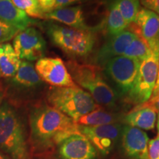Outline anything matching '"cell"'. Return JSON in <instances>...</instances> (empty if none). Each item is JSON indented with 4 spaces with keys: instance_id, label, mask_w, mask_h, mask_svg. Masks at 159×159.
Wrapping results in <instances>:
<instances>
[{
    "instance_id": "7c38bea8",
    "label": "cell",
    "mask_w": 159,
    "mask_h": 159,
    "mask_svg": "<svg viewBox=\"0 0 159 159\" xmlns=\"http://www.w3.org/2000/svg\"><path fill=\"white\" fill-rule=\"evenodd\" d=\"M121 142L124 152L131 159H148L149 138L141 129L125 125Z\"/></svg>"
},
{
    "instance_id": "9c48e42d",
    "label": "cell",
    "mask_w": 159,
    "mask_h": 159,
    "mask_svg": "<svg viewBox=\"0 0 159 159\" xmlns=\"http://www.w3.org/2000/svg\"><path fill=\"white\" fill-rule=\"evenodd\" d=\"M13 47L20 59L30 62L43 57L46 41L37 29L30 27L13 38Z\"/></svg>"
},
{
    "instance_id": "d4e9b609",
    "label": "cell",
    "mask_w": 159,
    "mask_h": 159,
    "mask_svg": "<svg viewBox=\"0 0 159 159\" xmlns=\"http://www.w3.org/2000/svg\"><path fill=\"white\" fill-rule=\"evenodd\" d=\"M18 8L25 11L27 16L41 19L43 13L40 9L38 0H11Z\"/></svg>"
},
{
    "instance_id": "44dd1931",
    "label": "cell",
    "mask_w": 159,
    "mask_h": 159,
    "mask_svg": "<svg viewBox=\"0 0 159 159\" xmlns=\"http://www.w3.org/2000/svg\"><path fill=\"white\" fill-rule=\"evenodd\" d=\"M128 25L123 19L114 0L109 6L107 16V31L110 36H114L126 30Z\"/></svg>"
},
{
    "instance_id": "3957f363",
    "label": "cell",
    "mask_w": 159,
    "mask_h": 159,
    "mask_svg": "<svg viewBox=\"0 0 159 159\" xmlns=\"http://www.w3.org/2000/svg\"><path fill=\"white\" fill-rule=\"evenodd\" d=\"M0 150L11 159H29L22 122L6 102L0 105Z\"/></svg>"
},
{
    "instance_id": "d6a6232c",
    "label": "cell",
    "mask_w": 159,
    "mask_h": 159,
    "mask_svg": "<svg viewBox=\"0 0 159 159\" xmlns=\"http://www.w3.org/2000/svg\"><path fill=\"white\" fill-rule=\"evenodd\" d=\"M1 102H2V97H0V105H1Z\"/></svg>"
},
{
    "instance_id": "ba28073f",
    "label": "cell",
    "mask_w": 159,
    "mask_h": 159,
    "mask_svg": "<svg viewBox=\"0 0 159 159\" xmlns=\"http://www.w3.org/2000/svg\"><path fill=\"white\" fill-rule=\"evenodd\" d=\"M124 126L123 123L98 126L79 125V130L89 139L95 149L103 155H108L121 139Z\"/></svg>"
},
{
    "instance_id": "83f0119b",
    "label": "cell",
    "mask_w": 159,
    "mask_h": 159,
    "mask_svg": "<svg viewBox=\"0 0 159 159\" xmlns=\"http://www.w3.org/2000/svg\"><path fill=\"white\" fill-rule=\"evenodd\" d=\"M140 4L159 16V0H140Z\"/></svg>"
},
{
    "instance_id": "e0dca14e",
    "label": "cell",
    "mask_w": 159,
    "mask_h": 159,
    "mask_svg": "<svg viewBox=\"0 0 159 159\" xmlns=\"http://www.w3.org/2000/svg\"><path fill=\"white\" fill-rule=\"evenodd\" d=\"M0 20L19 31L28 28L33 23L29 16L16 7L11 0L0 2Z\"/></svg>"
},
{
    "instance_id": "f1b7e54d",
    "label": "cell",
    "mask_w": 159,
    "mask_h": 159,
    "mask_svg": "<svg viewBox=\"0 0 159 159\" xmlns=\"http://www.w3.org/2000/svg\"><path fill=\"white\" fill-rule=\"evenodd\" d=\"M148 105H151L152 107L156 109L157 112L159 111V92L157 93L156 94L152 95L150 99H149L148 102H146Z\"/></svg>"
},
{
    "instance_id": "30bf717a",
    "label": "cell",
    "mask_w": 159,
    "mask_h": 159,
    "mask_svg": "<svg viewBox=\"0 0 159 159\" xmlns=\"http://www.w3.org/2000/svg\"><path fill=\"white\" fill-rule=\"evenodd\" d=\"M35 69L41 80L52 87L77 86L66 66L59 57H43L38 60Z\"/></svg>"
},
{
    "instance_id": "cb8c5ba5",
    "label": "cell",
    "mask_w": 159,
    "mask_h": 159,
    "mask_svg": "<svg viewBox=\"0 0 159 159\" xmlns=\"http://www.w3.org/2000/svg\"><path fill=\"white\" fill-rule=\"evenodd\" d=\"M41 12L50 13L56 10L71 7V5L80 3L82 0H38Z\"/></svg>"
},
{
    "instance_id": "8992f818",
    "label": "cell",
    "mask_w": 159,
    "mask_h": 159,
    "mask_svg": "<svg viewBox=\"0 0 159 159\" xmlns=\"http://www.w3.org/2000/svg\"><path fill=\"white\" fill-rule=\"evenodd\" d=\"M141 62L134 85L127 94V100L134 105L148 102L152 96L156 83L159 64V48Z\"/></svg>"
},
{
    "instance_id": "4316f807",
    "label": "cell",
    "mask_w": 159,
    "mask_h": 159,
    "mask_svg": "<svg viewBox=\"0 0 159 159\" xmlns=\"http://www.w3.org/2000/svg\"><path fill=\"white\" fill-rule=\"evenodd\" d=\"M148 159H159V136L149 141Z\"/></svg>"
},
{
    "instance_id": "5b68a950",
    "label": "cell",
    "mask_w": 159,
    "mask_h": 159,
    "mask_svg": "<svg viewBox=\"0 0 159 159\" xmlns=\"http://www.w3.org/2000/svg\"><path fill=\"white\" fill-rule=\"evenodd\" d=\"M47 34L53 44L73 57L87 56L95 43L94 34L91 30H79L52 24L48 26Z\"/></svg>"
},
{
    "instance_id": "8fae6325",
    "label": "cell",
    "mask_w": 159,
    "mask_h": 159,
    "mask_svg": "<svg viewBox=\"0 0 159 159\" xmlns=\"http://www.w3.org/2000/svg\"><path fill=\"white\" fill-rule=\"evenodd\" d=\"M127 30L144 39L151 49L159 48V16L154 12L141 8Z\"/></svg>"
},
{
    "instance_id": "e575fe53",
    "label": "cell",
    "mask_w": 159,
    "mask_h": 159,
    "mask_svg": "<svg viewBox=\"0 0 159 159\" xmlns=\"http://www.w3.org/2000/svg\"><path fill=\"white\" fill-rule=\"evenodd\" d=\"M0 76H1V73H0Z\"/></svg>"
},
{
    "instance_id": "7a4b0ae2",
    "label": "cell",
    "mask_w": 159,
    "mask_h": 159,
    "mask_svg": "<svg viewBox=\"0 0 159 159\" xmlns=\"http://www.w3.org/2000/svg\"><path fill=\"white\" fill-rule=\"evenodd\" d=\"M66 67L74 82L89 92L97 105L114 108L119 95L105 78L99 66L69 61Z\"/></svg>"
},
{
    "instance_id": "6da1fadb",
    "label": "cell",
    "mask_w": 159,
    "mask_h": 159,
    "mask_svg": "<svg viewBox=\"0 0 159 159\" xmlns=\"http://www.w3.org/2000/svg\"><path fill=\"white\" fill-rule=\"evenodd\" d=\"M32 143L35 150H48L63 140L80 134L79 125L51 105L38 107L30 115Z\"/></svg>"
},
{
    "instance_id": "836d02e7",
    "label": "cell",
    "mask_w": 159,
    "mask_h": 159,
    "mask_svg": "<svg viewBox=\"0 0 159 159\" xmlns=\"http://www.w3.org/2000/svg\"><path fill=\"white\" fill-rule=\"evenodd\" d=\"M1 1H3V0H0V2H1Z\"/></svg>"
},
{
    "instance_id": "d6986e66",
    "label": "cell",
    "mask_w": 159,
    "mask_h": 159,
    "mask_svg": "<svg viewBox=\"0 0 159 159\" xmlns=\"http://www.w3.org/2000/svg\"><path fill=\"white\" fill-rule=\"evenodd\" d=\"M21 60L11 43H0V73L4 77H13L19 69Z\"/></svg>"
},
{
    "instance_id": "603a6c76",
    "label": "cell",
    "mask_w": 159,
    "mask_h": 159,
    "mask_svg": "<svg viewBox=\"0 0 159 159\" xmlns=\"http://www.w3.org/2000/svg\"><path fill=\"white\" fill-rule=\"evenodd\" d=\"M127 25L134 21L140 11V0H114Z\"/></svg>"
},
{
    "instance_id": "277c9868",
    "label": "cell",
    "mask_w": 159,
    "mask_h": 159,
    "mask_svg": "<svg viewBox=\"0 0 159 159\" xmlns=\"http://www.w3.org/2000/svg\"><path fill=\"white\" fill-rule=\"evenodd\" d=\"M47 99L53 108L70 117L76 122L77 119L100 108L89 92L79 86L52 87Z\"/></svg>"
},
{
    "instance_id": "4fadbf2b",
    "label": "cell",
    "mask_w": 159,
    "mask_h": 159,
    "mask_svg": "<svg viewBox=\"0 0 159 159\" xmlns=\"http://www.w3.org/2000/svg\"><path fill=\"white\" fill-rule=\"evenodd\" d=\"M62 159H95L97 150L86 137L81 134H74L58 145Z\"/></svg>"
},
{
    "instance_id": "5bb4252c",
    "label": "cell",
    "mask_w": 159,
    "mask_h": 159,
    "mask_svg": "<svg viewBox=\"0 0 159 159\" xmlns=\"http://www.w3.org/2000/svg\"><path fill=\"white\" fill-rule=\"evenodd\" d=\"M136 36L134 33L128 30L114 36H111L97 52L95 57L96 65L102 67L109 60L122 55Z\"/></svg>"
},
{
    "instance_id": "7402d4cb",
    "label": "cell",
    "mask_w": 159,
    "mask_h": 159,
    "mask_svg": "<svg viewBox=\"0 0 159 159\" xmlns=\"http://www.w3.org/2000/svg\"><path fill=\"white\" fill-rule=\"evenodd\" d=\"M151 52H152V50L148 43L142 38L136 35V38L133 40L132 42L125 49L124 54L122 55L135 58L142 62L151 54Z\"/></svg>"
},
{
    "instance_id": "484cf974",
    "label": "cell",
    "mask_w": 159,
    "mask_h": 159,
    "mask_svg": "<svg viewBox=\"0 0 159 159\" xmlns=\"http://www.w3.org/2000/svg\"><path fill=\"white\" fill-rule=\"evenodd\" d=\"M19 32L0 20V43H7L10 40L13 39Z\"/></svg>"
},
{
    "instance_id": "1f68e13d",
    "label": "cell",
    "mask_w": 159,
    "mask_h": 159,
    "mask_svg": "<svg viewBox=\"0 0 159 159\" xmlns=\"http://www.w3.org/2000/svg\"><path fill=\"white\" fill-rule=\"evenodd\" d=\"M0 159H9V158H7L5 156H4L0 152Z\"/></svg>"
},
{
    "instance_id": "2e32d148",
    "label": "cell",
    "mask_w": 159,
    "mask_h": 159,
    "mask_svg": "<svg viewBox=\"0 0 159 159\" xmlns=\"http://www.w3.org/2000/svg\"><path fill=\"white\" fill-rule=\"evenodd\" d=\"M41 19L57 21L71 28L91 30L85 24L83 8L80 6H71L43 13Z\"/></svg>"
},
{
    "instance_id": "f546056e",
    "label": "cell",
    "mask_w": 159,
    "mask_h": 159,
    "mask_svg": "<svg viewBox=\"0 0 159 159\" xmlns=\"http://www.w3.org/2000/svg\"><path fill=\"white\" fill-rule=\"evenodd\" d=\"M159 92V64H158V75H157V80H156V83L155 85V88L152 92V95L156 94L157 93Z\"/></svg>"
},
{
    "instance_id": "52a82bcc",
    "label": "cell",
    "mask_w": 159,
    "mask_h": 159,
    "mask_svg": "<svg viewBox=\"0 0 159 159\" xmlns=\"http://www.w3.org/2000/svg\"><path fill=\"white\" fill-rule=\"evenodd\" d=\"M140 64L138 60L119 55L106 62L102 66V71L117 94L125 95L134 86Z\"/></svg>"
},
{
    "instance_id": "9a60e30c",
    "label": "cell",
    "mask_w": 159,
    "mask_h": 159,
    "mask_svg": "<svg viewBox=\"0 0 159 159\" xmlns=\"http://www.w3.org/2000/svg\"><path fill=\"white\" fill-rule=\"evenodd\" d=\"M157 119V111L147 102L137 105L128 114H125L123 123L145 130L155 128Z\"/></svg>"
},
{
    "instance_id": "ffe728a7",
    "label": "cell",
    "mask_w": 159,
    "mask_h": 159,
    "mask_svg": "<svg viewBox=\"0 0 159 159\" xmlns=\"http://www.w3.org/2000/svg\"><path fill=\"white\" fill-rule=\"evenodd\" d=\"M12 82L22 88H35L42 83L38 75L35 66L31 62L21 61L18 71L12 79Z\"/></svg>"
},
{
    "instance_id": "ac0fdd59",
    "label": "cell",
    "mask_w": 159,
    "mask_h": 159,
    "mask_svg": "<svg viewBox=\"0 0 159 159\" xmlns=\"http://www.w3.org/2000/svg\"><path fill=\"white\" fill-rule=\"evenodd\" d=\"M124 116L125 114L107 111L100 107L97 110L80 117L76 121V123L84 126H98L114 123H123Z\"/></svg>"
},
{
    "instance_id": "4dcf8cb0",
    "label": "cell",
    "mask_w": 159,
    "mask_h": 159,
    "mask_svg": "<svg viewBox=\"0 0 159 159\" xmlns=\"http://www.w3.org/2000/svg\"><path fill=\"white\" fill-rule=\"evenodd\" d=\"M158 121H157V129H158V136H159V111L158 114Z\"/></svg>"
}]
</instances>
